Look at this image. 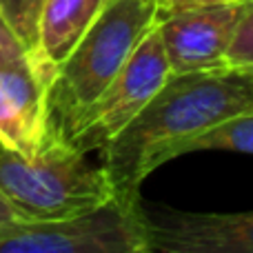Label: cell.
Returning a JSON list of instances; mask_svg holds the SVG:
<instances>
[{
    "label": "cell",
    "mask_w": 253,
    "mask_h": 253,
    "mask_svg": "<svg viewBox=\"0 0 253 253\" xmlns=\"http://www.w3.org/2000/svg\"><path fill=\"white\" fill-rule=\"evenodd\" d=\"M253 109V69H215L169 74L140 114L102 149L116 189L140 193L151 173L149 162L162 147Z\"/></svg>",
    "instance_id": "1"
},
{
    "label": "cell",
    "mask_w": 253,
    "mask_h": 253,
    "mask_svg": "<svg viewBox=\"0 0 253 253\" xmlns=\"http://www.w3.org/2000/svg\"><path fill=\"white\" fill-rule=\"evenodd\" d=\"M158 0H107L47 91V138L69 142L93 102L158 25Z\"/></svg>",
    "instance_id": "2"
},
{
    "label": "cell",
    "mask_w": 253,
    "mask_h": 253,
    "mask_svg": "<svg viewBox=\"0 0 253 253\" xmlns=\"http://www.w3.org/2000/svg\"><path fill=\"white\" fill-rule=\"evenodd\" d=\"M0 193L16 220H60L105 205L118 189L105 165H89L87 151L47 138L34 156L0 144Z\"/></svg>",
    "instance_id": "3"
},
{
    "label": "cell",
    "mask_w": 253,
    "mask_h": 253,
    "mask_svg": "<svg viewBox=\"0 0 253 253\" xmlns=\"http://www.w3.org/2000/svg\"><path fill=\"white\" fill-rule=\"evenodd\" d=\"M0 253H151L140 193L60 220H11L0 229Z\"/></svg>",
    "instance_id": "4"
},
{
    "label": "cell",
    "mask_w": 253,
    "mask_h": 253,
    "mask_svg": "<svg viewBox=\"0 0 253 253\" xmlns=\"http://www.w3.org/2000/svg\"><path fill=\"white\" fill-rule=\"evenodd\" d=\"M167 78L169 60L160 34L153 27L129 56L118 76L107 84L102 96L87 111L69 144L87 153L91 149L102 151L140 114V109L151 100Z\"/></svg>",
    "instance_id": "5"
},
{
    "label": "cell",
    "mask_w": 253,
    "mask_h": 253,
    "mask_svg": "<svg viewBox=\"0 0 253 253\" xmlns=\"http://www.w3.org/2000/svg\"><path fill=\"white\" fill-rule=\"evenodd\" d=\"M245 2H213L158 16L156 29L169 60V74L224 67Z\"/></svg>",
    "instance_id": "6"
},
{
    "label": "cell",
    "mask_w": 253,
    "mask_h": 253,
    "mask_svg": "<svg viewBox=\"0 0 253 253\" xmlns=\"http://www.w3.org/2000/svg\"><path fill=\"white\" fill-rule=\"evenodd\" d=\"M144 213L149 251L253 253V211L184 213L175 209H153Z\"/></svg>",
    "instance_id": "7"
},
{
    "label": "cell",
    "mask_w": 253,
    "mask_h": 253,
    "mask_svg": "<svg viewBox=\"0 0 253 253\" xmlns=\"http://www.w3.org/2000/svg\"><path fill=\"white\" fill-rule=\"evenodd\" d=\"M51 78V71L38 65L7 27L0 29V89L11 98L40 138V144L47 133V91Z\"/></svg>",
    "instance_id": "8"
},
{
    "label": "cell",
    "mask_w": 253,
    "mask_h": 253,
    "mask_svg": "<svg viewBox=\"0 0 253 253\" xmlns=\"http://www.w3.org/2000/svg\"><path fill=\"white\" fill-rule=\"evenodd\" d=\"M107 0H44L38 18L36 62L47 71L71 53Z\"/></svg>",
    "instance_id": "9"
},
{
    "label": "cell",
    "mask_w": 253,
    "mask_h": 253,
    "mask_svg": "<svg viewBox=\"0 0 253 253\" xmlns=\"http://www.w3.org/2000/svg\"><path fill=\"white\" fill-rule=\"evenodd\" d=\"M193 151H238L253 156V109L231 116L200 133H193L189 138L175 140V142L162 147L151 158L149 169L156 171L160 165H167L173 158L187 156Z\"/></svg>",
    "instance_id": "10"
},
{
    "label": "cell",
    "mask_w": 253,
    "mask_h": 253,
    "mask_svg": "<svg viewBox=\"0 0 253 253\" xmlns=\"http://www.w3.org/2000/svg\"><path fill=\"white\" fill-rule=\"evenodd\" d=\"M44 0H0V18L16 40L36 56L38 42V18Z\"/></svg>",
    "instance_id": "11"
},
{
    "label": "cell",
    "mask_w": 253,
    "mask_h": 253,
    "mask_svg": "<svg viewBox=\"0 0 253 253\" xmlns=\"http://www.w3.org/2000/svg\"><path fill=\"white\" fill-rule=\"evenodd\" d=\"M0 144L22 156H34L40 149V138L31 131L18 107L2 89H0Z\"/></svg>",
    "instance_id": "12"
},
{
    "label": "cell",
    "mask_w": 253,
    "mask_h": 253,
    "mask_svg": "<svg viewBox=\"0 0 253 253\" xmlns=\"http://www.w3.org/2000/svg\"><path fill=\"white\" fill-rule=\"evenodd\" d=\"M224 67H245L253 69V0H247L242 16L238 20L236 34L224 56Z\"/></svg>",
    "instance_id": "13"
},
{
    "label": "cell",
    "mask_w": 253,
    "mask_h": 253,
    "mask_svg": "<svg viewBox=\"0 0 253 253\" xmlns=\"http://www.w3.org/2000/svg\"><path fill=\"white\" fill-rule=\"evenodd\" d=\"M213 2H231V0H158V9H160L158 16L184 11V9H193V7H202V4H213Z\"/></svg>",
    "instance_id": "14"
},
{
    "label": "cell",
    "mask_w": 253,
    "mask_h": 253,
    "mask_svg": "<svg viewBox=\"0 0 253 253\" xmlns=\"http://www.w3.org/2000/svg\"><path fill=\"white\" fill-rule=\"evenodd\" d=\"M11 220H16V213H13L11 205L7 202V198L0 193V229H2L4 224H9Z\"/></svg>",
    "instance_id": "15"
},
{
    "label": "cell",
    "mask_w": 253,
    "mask_h": 253,
    "mask_svg": "<svg viewBox=\"0 0 253 253\" xmlns=\"http://www.w3.org/2000/svg\"><path fill=\"white\" fill-rule=\"evenodd\" d=\"M0 29H4V22H2V18H0Z\"/></svg>",
    "instance_id": "16"
}]
</instances>
